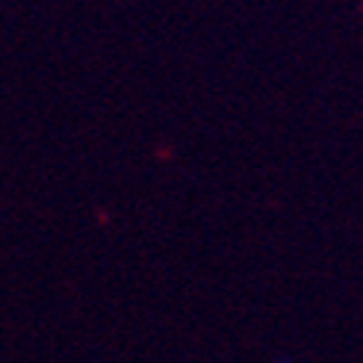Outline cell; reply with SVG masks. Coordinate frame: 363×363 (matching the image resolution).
Wrapping results in <instances>:
<instances>
[]
</instances>
